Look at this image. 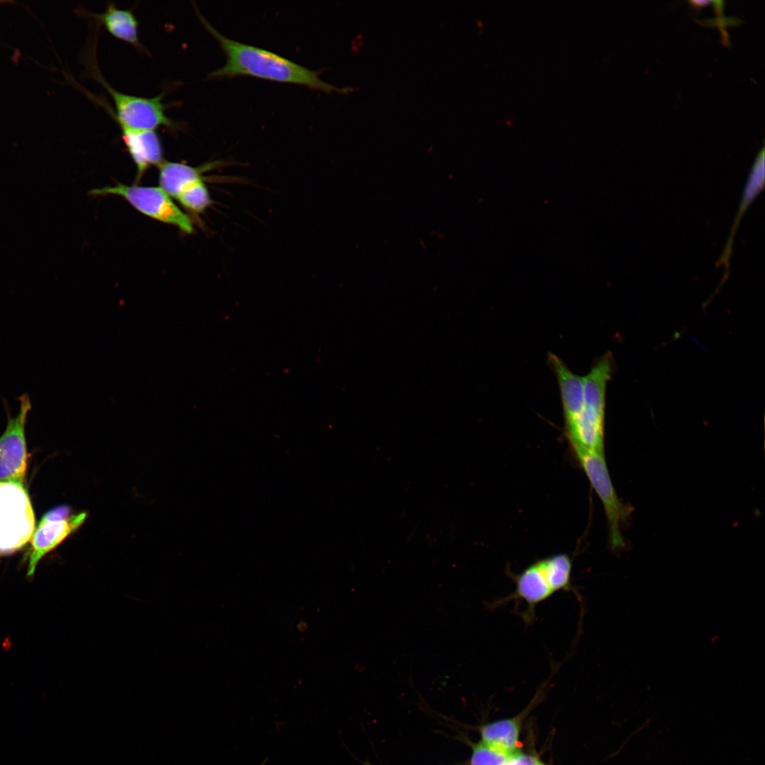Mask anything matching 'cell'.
<instances>
[{
    "instance_id": "cell-8",
    "label": "cell",
    "mask_w": 765,
    "mask_h": 765,
    "mask_svg": "<svg viewBox=\"0 0 765 765\" xmlns=\"http://www.w3.org/2000/svg\"><path fill=\"white\" fill-rule=\"evenodd\" d=\"M19 410L8 421L0 436V481L23 483L27 468L26 424L32 404L29 395L18 397Z\"/></svg>"
},
{
    "instance_id": "cell-12",
    "label": "cell",
    "mask_w": 765,
    "mask_h": 765,
    "mask_svg": "<svg viewBox=\"0 0 765 765\" xmlns=\"http://www.w3.org/2000/svg\"><path fill=\"white\" fill-rule=\"evenodd\" d=\"M222 162H210L201 167L173 162H162L159 165V181L160 188L171 198L176 197L192 183L203 180L202 172L216 168Z\"/></svg>"
},
{
    "instance_id": "cell-14",
    "label": "cell",
    "mask_w": 765,
    "mask_h": 765,
    "mask_svg": "<svg viewBox=\"0 0 765 765\" xmlns=\"http://www.w3.org/2000/svg\"><path fill=\"white\" fill-rule=\"evenodd\" d=\"M482 742L511 755L520 754L517 747L519 725L516 719L488 724L482 729Z\"/></svg>"
},
{
    "instance_id": "cell-7",
    "label": "cell",
    "mask_w": 765,
    "mask_h": 765,
    "mask_svg": "<svg viewBox=\"0 0 765 765\" xmlns=\"http://www.w3.org/2000/svg\"><path fill=\"white\" fill-rule=\"evenodd\" d=\"M94 74L113 100L114 118L120 128L154 130L159 127L171 128L175 125L165 113L163 94L152 98L126 94L110 86L96 72Z\"/></svg>"
},
{
    "instance_id": "cell-11",
    "label": "cell",
    "mask_w": 765,
    "mask_h": 765,
    "mask_svg": "<svg viewBox=\"0 0 765 765\" xmlns=\"http://www.w3.org/2000/svg\"><path fill=\"white\" fill-rule=\"evenodd\" d=\"M120 128L124 144L137 167L138 177L150 166H159L163 162L162 142L155 130Z\"/></svg>"
},
{
    "instance_id": "cell-4",
    "label": "cell",
    "mask_w": 765,
    "mask_h": 765,
    "mask_svg": "<svg viewBox=\"0 0 765 765\" xmlns=\"http://www.w3.org/2000/svg\"><path fill=\"white\" fill-rule=\"evenodd\" d=\"M571 448L604 506L611 550L618 551L624 549L625 543L620 533V526L627 521L633 509L618 499L610 478L604 452L578 447Z\"/></svg>"
},
{
    "instance_id": "cell-5",
    "label": "cell",
    "mask_w": 765,
    "mask_h": 765,
    "mask_svg": "<svg viewBox=\"0 0 765 765\" xmlns=\"http://www.w3.org/2000/svg\"><path fill=\"white\" fill-rule=\"evenodd\" d=\"M34 530L33 509L23 483L0 481V554L21 549Z\"/></svg>"
},
{
    "instance_id": "cell-9",
    "label": "cell",
    "mask_w": 765,
    "mask_h": 765,
    "mask_svg": "<svg viewBox=\"0 0 765 765\" xmlns=\"http://www.w3.org/2000/svg\"><path fill=\"white\" fill-rule=\"evenodd\" d=\"M85 512L71 515L64 519L42 517L30 538L31 548L27 576L32 577L39 562L74 533L85 521Z\"/></svg>"
},
{
    "instance_id": "cell-10",
    "label": "cell",
    "mask_w": 765,
    "mask_h": 765,
    "mask_svg": "<svg viewBox=\"0 0 765 765\" xmlns=\"http://www.w3.org/2000/svg\"><path fill=\"white\" fill-rule=\"evenodd\" d=\"M765 179L764 148L759 152L747 178L737 212L733 220L727 241L717 263V266L725 267L722 280H725L730 272V261L732 253L733 242L740 223L752 203L764 189Z\"/></svg>"
},
{
    "instance_id": "cell-16",
    "label": "cell",
    "mask_w": 765,
    "mask_h": 765,
    "mask_svg": "<svg viewBox=\"0 0 765 765\" xmlns=\"http://www.w3.org/2000/svg\"><path fill=\"white\" fill-rule=\"evenodd\" d=\"M517 755L509 754L481 742L474 747L470 765H506Z\"/></svg>"
},
{
    "instance_id": "cell-15",
    "label": "cell",
    "mask_w": 765,
    "mask_h": 765,
    "mask_svg": "<svg viewBox=\"0 0 765 765\" xmlns=\"http://www.w3.org/2000/svg\"><path fill=\"white\" fill-rule=\"evenodd\" d=\"M176 199L184 208L194 213L204 212L211 203L210 193L203 180L188 186Z\"/></svg>"
},
{
    "instance_id": "cell-17",
    "label": "cell",
    "mask_w": 765,
    "mask_h": 765,
    "mask_svg": "<svg viewBox=\"0 0 765 765\" xmlns=\"http://www.w3.org/2000/svg\"><path fill=\"white\" fill-rule=\"evenodd\" d=\"M538 761L536 758L521 753L510 760L506 765H536Z\"/></svg>"
},
{
    "instance_id": "cell-3",
    "label": "cell",
    "mask_w": 765,
    "mask_h": 765,
    "mask_svg": "<svg viewBox=\"0 0 765 765\" xmlns=\"http://www.w3.org/2000/svg\"><path fill=\"white\" fill-rule=\"evenodd\" d=\"M613 364L611 353H607L582 376V409L573 419L565 422L566 437L571 447L604 452L606 393Z\"/></svg>"
},
{
    "instance_id": "cell-13",
    "label": "cell",
    "mask_w": 765,
    "mask_h": 765,
    "mask_svg": "<svg viewBox=\"0 0 765 765\" xmlns=\"http://www.w3.org/2000/svg\"><path fill=\"white\" fill-rule=\"evenodd\" d=\"M103 23L106 29L114 37L140 47L138 38V21L131 10L121 9L113 3L106 6L101 13H90V16Z\"/></svg>"
},
{
    "instance_id": "cell-19",
    "label": "cell",
    "mask_w": 765,
    "mask_h": 765,
    "mask_svg": "<svg viewBox=\"0 0 765 765\" xmlns=\"http://www.w3.org/2000/svg\"><path fill=\"white\" fill-rule=\"evenodd\" d=\"M536 765H545V764H543L540 761L538 760Z\"/></svg>"
},
{
    "instance_id": "cell-6",
    "label": "cell",
    "mask_w": 765,
    "mask_h": 765,
    "mask_svg": "<svg viewBox=\"0 0 765 765\" xmlns=\"http://www.w3.org/2000/svg\"><path fill=\"white\" fill-rule=\"evenodd\" d=\"M94 195H116L123 197L144 215L164 223L177 227L185 233L193 230L190 218L173 202L160 187L128 186L118 183L114 186L92 190Z\"/></svg>"
},
{
    "instance_id": "cell-18",
    "label": "cell",
    "mask_w": 765,
    "mask_h": 765,
    "mask_svg": "<svg viewBox=\"0 0 765 765\" xmlns=\"http://www.w3.org/2000/svg\"><path fill=\"white\" fill-rule=\"evenodd\" d=\"M712 1H689V3L691 4V6L693 7L696 8H701L702 6H706L707 4H709Z\"/></svg>"
},
{
    "instance_id": "cell-2",
    "label": "cell",
    "mask_w": 765,
    "mask_h": 765,
    "mask_svg": "<svg viewBox=\"0 0 765 765\" xmlns=\"http://www.w3.org/2000/svg\"><path fill=\"white\" fill-rule=\"evenodd\" d=\"M572 562L567 554L557 553L538 560L519 574L509 572L515 583L514 591L508 596L491 603L494 609L510 601H524L527 608L521 613L526 625L536 618V606L560 591H574L572 584Z\"/></svg>"
},
{
    "instance_id": "cell-1",
    "label": "cell",
    "mask_w": 765,
    "mask_h": 765,
    "mask_svg": "<svg viewBox=\"0 0 765 765\" xmlns=\"http://www.w3.org/2000/svg\"><path fill=\"white\" fill-rule=\"evenodd\" d=\"M204 27L217 41L226 57L224 66L209 74L210 79L249 76L304 86L323 92L341 91L311 70L268 50L235 41L217 31L196 9Z\"/></svg>"
}]
</instances>
